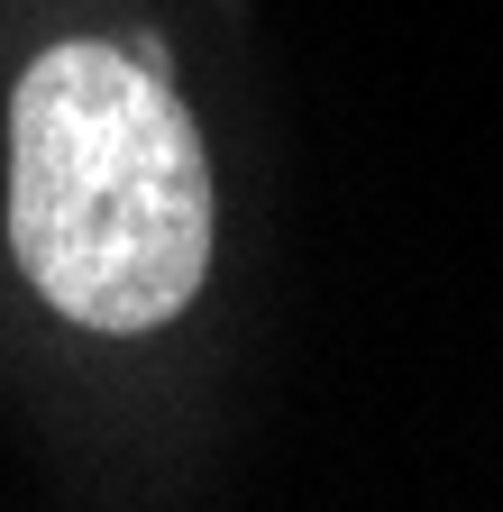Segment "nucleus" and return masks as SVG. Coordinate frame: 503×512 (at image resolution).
Returning <instances> with one entry per match:
<instances>
[{
    "instance_id": "obj_1",
    "label": "nucleus",
    "mask_w": 503,
    "mask_h": 512,
    "mask_svg": "<svg viewBox=\"0 0 503 512\" xmlns=\"http://www.w3.org/2000/svg\"><path fill=\"white\" fill-rule=\"evenodd\" d=\"M10 247L83 330L138 339L211 266V156L156 46H46L10 101Z\"/></svg>"
}]
</instances>
